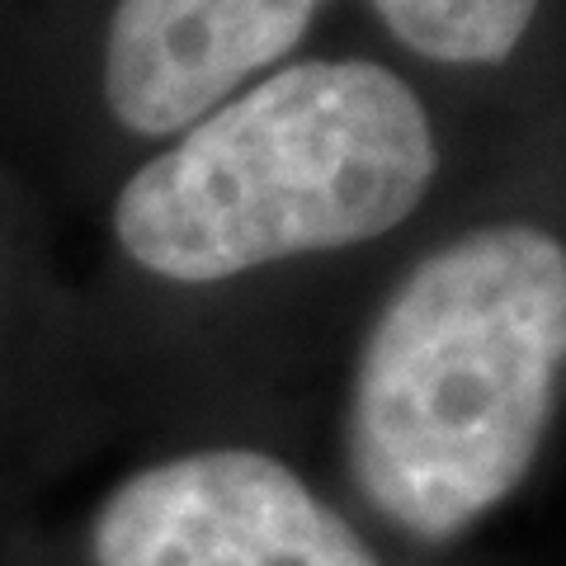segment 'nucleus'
<instances>
[{"label": "nucleus", "mask_w": 566, "mask_h": 566, "mask_svg": "<svg viewBox=\"0 0 566 566\" xmlns=\"http://www.w3.org/2000/svg\"><path fill=\"white\" fill-rule=\"evenodd\" d=\"M566 374V245L491 222L382 303L349 392V472L406 534L444 543L534 468Z\"/></svg>", "instance_id": "1"}, {"label": "nucleus", "mask_w": 566, "mask_h": 566, "mask_svg": "<svg viewBox=\"0 0 566 566\" xmlns=\"http://www.w3.org/2000/svg\"><path fill=\"white\" fill-rule=\"evenodd\" d=\"M434 170V123L397 71L364 57L289 62L133 170L114 237L166 283H222L392 232Z\"/></svg>", "instance_id": "2"}, {"label": "nucleus", "mask_w": 566, "mask_h": 566, "mask_svg": "<svg viewBox=\"0 0 566 566\" xmlns=\"http://www.w3.org/2000/svg\"><path fill=\"white\" fill-rule=\"evenodd\" d=\"M95 566H382L345 515L289 463L255 449H193L104 495Z\"/></svg>", "instance_id": "3"}, {"label": "nucleus", "mask_w": 566, "mask_h": 566, "mask_svg": "<svg viewBox=\"0 0 566 566\" xmlns=\"http://www.w3.org/2000/svg\"><path fill=\"white\" fill-rule=\"evenodd\" d=\"M326 0H114L104 104L137 137H175L289 57Z\"/></svg>", "instance_id": "4"}, {"label": "nucleus", "mask_w": 566, "mask_h": 566, "mask_svg": "<svg viewBox=\"0 0 566 566\" xmlns=\"http://www.w3.org/2000/svg\"><path fill=\"white\" fill-rule=\"evenodd\" d=\"M378 20L416 57L495 66L524 43L538 0H374Z\"/></svg>", "instance_id": "5"}]
</instances>
